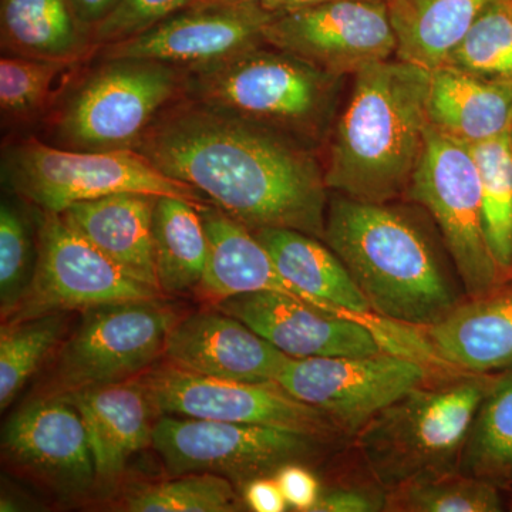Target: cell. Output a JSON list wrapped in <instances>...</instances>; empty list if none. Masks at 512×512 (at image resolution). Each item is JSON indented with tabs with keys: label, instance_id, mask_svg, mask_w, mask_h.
Wrapping results in <instances>:
<instances>
[{
	"label": "cell",
	"instance_id": "obj_13",
	"mask_svg": "<svg viewBox=\"0 0 512 512\" xmlns=\"http://www.w3.org/2000/svg\"><path fill=\"white\" fill-rule=\"evenodd\" d=\"M160 416L256 424L336 439V424L316 407L301 402L279 383L217 379L167 366L141 377Z\"/></svg>",
	"mask_w": 512,
	"mask_h": 512
},
{
	"label": "cell",
	"instance_id": "obj_43",
	"mask_svg": "<svg viewBox=\"0 0 512 512\" xmlns=\"http://www.w3.org/2000/svg\"><path fill=\"white\" fill-rule=\"evenodd\" d=\"M508 282H512V268L510 274H508Z\"/></svg>",
	"mask_w": 512,
	"mask_h": 512
},
{
	"label": "cell",
	"instance_id": "obj_17",
	"mask_svg": "<svg viewBox=\"0 0 512 512\" xmlns=\"http://www.w3.org/2000/svg\"><path fill=\"white\" fill-rule=\"evenodd\" d=\"M292 359L372 356L383 352L373 333L355 319L342 318L284 293L255 292L215 303Z\"/></svg>",
	"mask_w": 512,
	"mask_h": 512
},
{
	"label": "cell",
	"instance_id": "obj_26",
	"mask_svg": "<svg viewBox=\"0 0 512 512\" xmlns=\"http://www.w3.org/2000/svg\"><path fill=\"white\" fill-rule=\"evenodd\" d=\"M497 0H386L397 59L433 70L446 63L478 16Z\"/></svg>",
	"mask_w": 512,
	"mask_h": 512
},
{
	"label": "cell",
	"instance_id": "obj_12",
	"mask_svg": "<svg viewBox=\"0 0 512 512\" xmlns=\"http://www.w3.org/2000/svg\"><path fill=\"white\" fill-rule=\"evenodd\" d=\"M423 363L382 352L372 356L289 359L278 383L316 407L340 433L355 437L377 413L431 379Z\"/></svg>",
	"mask_w": 512,
	"mask_h": 512
},
{
	"label": "cell",
	"instance_id": "obj_30",
	"mask_svg": "<svg viewBox=\"0 0 512 512\" xmlns=\"http://www.w3.org/2000/svg\"><path fill=\"white\" fill-rule=\"evenodd\" d=\"M66 329L64 313L5 322L0 330V409L16 399L43 360L59 345Z\"/></svg>",
	"mask_w": 512,
	"mask_h": 512
},
{
	"label": "cell",
	"instance_id": "obj_21",
	"mask_svg": "<svg viewBox=\"0 0 512 512\" xmlns=\"http://www.w3.org/2000/svg\"><path fill=\"white\" fill-rule=\"evenodd\" d=\"M423 329L451 369L494 375L512 367V285L468 298L446 318Z\"/></svg>",
	"mask_w": 512,
	"mask_h": 512
},
{
	"label": "cell",
	"instance_id": "obj_20",
	"mask_svg": "<svg viewBox=\"0 0 512 512\" xmlns=\"http://www.w3.org/2000/svg\"><path fill=\"white\" fill-rule=\"evenodd\" d=\"M82 414L97 483L119 480L128 460L153 443L154 410L146 387L120 382L63 393Z\"/></svg>",
	"mask_w": 512,
	"mask_h": 512
},
{
	"label": "cell",
	"instance_id": "obj_24",
	"mask_svg": "<svg viewBox=\"0 0 512 512\" xmlns=\"http://www.w3.org/2000/svg\"><path fill=\"white\" fill-rule=\"evenodd\" d=\"M0 37L8 55L70 64L94 45L69 0H0Z\"/></svg>",
	"mask_w": 512,
	"mask_h": 512
},
{
	"label": "cell",
	"instance_id": "obj_29",
	"mask_svg": "<svg viewBox=\"0 0 512 512\" xmlns=\"http://www.w3.org/2000/svg\"><path fill=\"white\" fill-rule=\"evenodd\" d=\"M468 147L480 178L485 237L498 268L508 282L512 268L511 130Z\"/></svg>",
	"mask_w": 512,
	"mask_h": 512
},
{
	"label": "cell",
	"instance_id": "obj_8",
	"mask_svg": "<svg viewBox=\"0 0 512 512\" xmlns=\"http://www.w3.org/2000/svg\"><path fill=\"white\" fill-rule=\"evenodd\" d=\"M406 195L436 222L467 298L508 284L485 237L480 178L468 144L430 124Z\"/></svg>",
	"mask_w": 512,
	"mask_h": 512
},
{
	"label": "cell",
	"instance_id": "obj_9",
	"mask_svg": "<svg viewBox=\"0 0 512 512\" xmlns=\"http://www.w3.org/2000/svg\"><path fill=\"white\" fill-rule=\"evenodd\" d=\"M328 439L302 431L161 416L151 446L171 476L211 473L247 484L275 476L286 464H309L325 456Z\"/></svg>",
	"mask_w": 512,
	"mask_h": 512
},
{
	"label": "cell",
	"instance_id": "obj_16",
	"mask_svg": "<svg viewBox=\"0 0 512 512\" xmlns=\"http://www.w3.org/2000/svg\"><path fill=\"white\" fill-rule=\"evenodd\" d=\"M2 450L57 493L84 494L97 484L86 424L64 394L19 410L3 429Z\"/></svg>",
	"mask_w": 512,
	"mask_h": 512
},
{
	"label": "cell",
	"instance_id": "obj_18",
	"mask_svg": "<svg viewBox=\"0 0 512 512\" xmlns=\"http://www.w3.org/2000/svg\"><path fill=\"white\" fill-rule=\"evenodd\" d=\"M164 356L185 372L247 383H278L291 359L242 320L218 309L178 319L168 333Z\"/></svg>",
	"mask_w": 512,
	"mask_h": 512
},
{
	"label": "cell",
	"instance_id": "obj_3",
	"mask_svg": "<svg viewBox=\"0 0 512 512\" xmlns=\"http://www.w3.org/2000/svg\"><path fill=\"white\" fill-rule=\"evenodd\" d=\"M430 70L387 59L355 73L325 167L330 191L386 204L406 195L430 126Z\"/></svg>",
	"mask_w": 512,
	"mask_h": 512
},
{
	"label": "cell",
	"instance_id": "obj_31",
	"mask_svg": "<svg viewBox=\"0 0 512 512\" xmlns=\"http://www.w3.org/2000/svg\"><path fill=\"white\" fill-rule=\"evenodd\" d=\"M444 64L481 79L512 84V0L491 3Z\"/></svg>",
	"mask_w": 512,
	"mask_h": 512
},
{
	"label": "cell",
	"instance_id": "obj_32",
	"mask_svg": "<svg viewBox=\"0 0 512 512\" xmlns=\"http://www.w3.org/2000/svg\"><path fill=\"white\" fill-rule=\"evenodd\" d=\"M239 507L232 481L211 473L178 476L141 488L126 500L131 512H234Z\"/></svg>",
	"mask_w": 512,
	"mask_h": 512
},
{
	"label": "cell",
	"instance_id": "obj_44",
	"mask_svg": "<svg viewBox=\"0 0 512 512\" xmlns=\"http://www.w3.org/2000/svg\"><path fill=\"white\" fill-rule=\"evenodd\" d=\"M510 510L512 511V498H511V503H510Z\"/></svg>",
	"mask_w": 512,
	"mask_h": 512
},
{
	"label": "cell",
	"instance_id": "obj_10",
	"mask_svg": "<svg viewBox=\"0 0 512 512\" xmlns=\"http://www.w3.org/2000/svg\"><path fill=\"white\" fill-rule=\"evenodd\" d=\"M177 320L173 309L158 298L87 309L57 356L55 382L60 393L140 375L164 355Z\"/></svg>",
	"mask_w": 512,
	"mask_h": 512
},
{
	"label": "cell",
	"instance_id": "obj_38",
	"mask_svg": "<svg viewBox=\"0 0 512 512\" xmlns=\"http://www.w3.org/2000/svg\"><path fill=\"white\" fill-rule=\"evenodd\" d=\"M387 510V495L365 488L322 491L311 512H377Z\"/></svg>",
	"mask_w": 512,
	"mask_h": 512
},
{
	"label": "cell",
	"instance_id": "obj_4",
	"mask_svg": "<svg viewBox=\"0 0 512 512\" xmlns=\"http://www.w3.org/2000/svg\"><path fill=\"white\" fill-rule=\"evenodd\" d=\"M497 375L444 373L377 413L355 436L377 483L393 491L460 473L471 424Z\"/></svg>",
	"mask_w": 512,
	"mask_h": 512
},
{
	"label": "cell",
	"instance_id": "obj_45",
	"mask_svg": "<svg viewBox=\"0 0 512 512\" xmlns=\"http://www.w3.org/2000/svg\"><path fill=\"white\" fill-rule=\"evenodd\" d=\"M511 138H512V126H511Z\"/></svg>",
	"mask_w": 512,
	"mask_h": 512
},
{
	"label": "cell",
	"instance_id": "obj_33",
	"mask_svg": "<svg viewBox=\"0 0 512 512\" xmlns=\"http://www.w3.org/2000/svg\"><path fill=\"white\" fill-rule=\"evenodd\" d=\"M503 507L500 487L458 473L390 491L386 511L500 512Z\"/></svg>",
	"mask_w": 512,
	"mask_h": 512
},
{
	"label": "cell",
	"instance_id": "obj_23",
	"mask_svg": "<svg viewBox=\"0 0 512 512\" xmlns=\"http://www.w3.org/2000/svg\"><path fill=\"white\" fill-rule=\"evenodd\" d=\"M430 124L463 143L476 144L512 126V84L481 79L441 64L430 70Z\"/></svg>",
	"mask_w": 512,
	"mask_h": 512
},
{
	"label": "cell",
	"instance_id": "obj_42",
	"mask_svg": "<svg viewBox=\"0 0 512 512\" xmlns=\"http://www.w3.org/2000/svg\"><path fill=\"white\" fill-rule=\"evenodd\" d=\"M239 2H262V0H195L194 5H208V3H239Z\"/></svg>",
	"mask_w": 512,
	"mask_h": 512
},
{
	"label": "cell",
	"instance_id": "obj_15",
	"mask_svg": "<svg viewBox=\"0 0 512 512\" xmlns=\"http://www.w3.org/2000/svg\"><path fill=\"white\" fill-rule=\"evenodd\" d=\"M275 16L261 2L190 6L140 35L101 47V57L154 60L178 69L207 66L266 45L265 29Z\"/></svg>",
	"mask_w": 512,
	"mask_h": 512
},
{
	"label": "cell",
	"instance_id": "obj_1",
	"mask_svg": "<svg viewBox=\"0 0 512 512\" xmlns=\"http://www.w3.org/2000/svg\"><path fill=\"white\" fill-rule=\"evenodd\" d=\"M251 231L288 228L323 241L328 185L312 144L180 96L136 148Z\"/></svg>",
	"mask_w": 512,
	"mask_h": 512
},
{
	"label": "cell",
	"instance_id": "obj_6",
	"mask_svg": "<svg viewBox=\"0 0 512 512\" xmlns=\"http://www.w3.org/2000/svg\"><path fill=\"white\" fill-rule=\"evenodd\" d=\"M3 181L43 212L121 192L208 202L191 185L167 177L136 150L74 151L32 137L3 151Z\"/></svg>",
	"mask_w": 512,
	"mask_h": 512
},
{
	"label": "cell",
	"instance_id": "obj_7",
	"mask_svg": "<svg viewBox=\"0 0 512 512\" xmlns=\"http://www.w3.org/2000/svg\"><path fill=\"white\" fill-rule=\"evenodd\" d=\"M57 113L55 136L67 150H136L158 114L181 96L183 73L146 59H103Z\"/></svg>",
	"mask_w": 512,
	"mask_h": 512
},
{
	"label": "cell",
	"instance_id": "obj_22",
	"mask_svg": "<svg viewBox=\"0 0 512 512\" xmlns=\"http://www.w3.org/2000/svg\"><path fill=\"white\" fill-rule=\"evenodd\" d=\"M156 201V195L121 192L76 202L60 215L124 274L160 291L153 249Z\"/></svg>",
	"mask_w": 512,
	"mask_h": 512
},
{
	"label": "cell",
	"instance_id": "obj_5",
	"mask_svg": "<svg viewBox=\"0 0 512 512\" xmlns=\"http://www.w3.org/2000/svg\"><path fill=\"white\" fill-rule=\"evenodd\" d=\"M181 96L313 144L335 109L343 77L269 45L180 69Z\"/></svg>",
	"mask_w": 512,
	"mask_h": 512
},
{
	"label": "cell",
	"instance_id": "obj_27",
	"mask_svg": "<svg viewBox=\"0 0 512 512\" xmlns=\"http://www.w3.org/2000/svg\"><path fill=\"white\" fill-rule=\"evenodd\" d=\"M153 249L158 288L180 295L197 291L208 258V239L198 205L183 198L157 197Z\"/></svg>",
	"mask_w": 512,
	"mask_h": 512
},
{
	"label": "cell",
	"instance_id": "obj_40",
	"mask_svg": "<svg viewBox=\"0 0 512 512\" xmlns=\"http://www.w3.org/2000/svg\"><path fill=\"white\" fill-rule=\"evenodd\" d=\"M69 2L77 18L93 32L100 22L116 10L121 0H69Z\"/></svg>",
	"mask_w": 512,
	"mask_h": 512
},
{
	"label": "cell",
	"instance_id": "obj_28",
	"mask_svg": "<svg viewBox=\"0 0 512 512\" xmlns=\"http://www.w3.org/2000/svg\"><path fill=\"white\" fill-rule=\"evenodd\" d=\"M460 473L512 485V367L498 373L471 424Z\"/></svg>",
	"mask_w": 512,
	"mask_h": 512
},
{
	"label": "cell",
	"instance_id": "obj_25",
	"mask_svg": "<svg viewBox=\"0 0 512 512\" xmlns=\"http://www.w3.org/2000/svg\"><path fill=\"white\" fill-rule=\"evenodd\" d=\"M252 232L293 285L346 311L373 313L342 259L325 242L288 228Z\"/></svg>",
	"mask_w": 512,
	"mask_h": 512
},
{
	"label": "cell",
	"instance_id": "obj_2",
	"mask_svg": "<svg viewBox=\"0 0 512 512\" xmlns=\"http://www.w3.org/2000/svg\"><path fill=\"white\" fill-rule=\"evenodd\" d=\"M323 242L382 318L426 328L464 302L460 276L427 225L392 202L336 194L329 200Z\"/></svg>",
	"mask_w": 512,
	"mask_h": 512
},
{
	"label": "cell",
	"instance_id": "obj_35",
	"mask_svg": "<svg viewBox=\"0 0 512 512\" xmlns=\"http://www.w3.org/2000/svg\"><path fill=\"white\" fill-rule=\"evenodd\" d=\"M67 64L22 56L0 59V110L3 120L28 123L45 109L53 82Z\"/></svg>",
	"mask_w": 512,
	"mask_h": 512
},
{
	"label": "cell",
	"instance_id": "obj_11",
	"mask_svg": "<svg viewBox=\"0 0 512 512\" xmlns=\"http://www.w3.org/2000/svg\"><path fill=\"white\" fill-rule=\"evenodd\" d=\"M160 291L124 274L60 214L43 212L37 264L28 293L6 322L153 299Z\"/></svg>",
	"mask_w": 512,
	"mask_h": 512
},
{
	"label": "cell",
	"instance_id": "obj_41",
	"mask_svg": "<svg viewBox=\"0 0 512 512\" xmlns=\"http://www.w3.org/2000/svg\"><path fill=\"white\" fill-rule=\"evenodd\" d=\"M328 2H336V0H262L261 3L266 9L271 10V12L281 13Z\"/></svg>",
	"mask_w": 512,
	"mask_h": 512
},
{
	"label": "cell",
	"instance_id": "obj_34",
	"mask_svg": "<svg viewBox=\"0 0 512 512\" xmlns=\"http://www.w3.org/2000/svg\"><path fill=\"white\" fill-rule=\"evenodd\" d=\"M37 264V237L18 204L0 207V312L8 320L28 293Z\"/></svg>",
	"mask_w": 512,
	"mask_h": 512
},
{
	"label": "cell",
	"instance_id": "obj_39",
	"mask_svg": "<svg viewBox=\"0 0 512 512\" xmlns=\"http://www.w3.org/2000/svg\"><path fill=\"white\" fill-rule=\"evenodd\" d=\"M244 501L255 512H282L289 507L274 476L254 478L244 484Z\"/></svg>",
	"mask_w": 512,
	"mask_h": 512
},
{
	"label": "cell",
	"instance_id": "obj_36",
	"mask_svg": "<svg viewBox=\"0 0 512 512\" xmlns=\"http://www.w3.org/2000/svg\"><path fill=\"white\" fill-rule=\"evenodd\" d=\"M194 3L195 0H121L116 10L93 29L94 45L101 49L131 39Z\"/></svg>",
	"mask_w": 512,
	"mask_h": 512
},
{
	"label": "cell",
	"instance_id": "obj_19",
	"mask_svg": "<svg viewBox=\"0 0 512 512\" xmlns=\"http://www.w3.org/2000/svg\"><path fill=\"white\" fill-rule=\"evenodd\" d=\"M208 239V258L198 293L215 303L255 292L284 293L315 308L366 325L370 313L346 311L289 282L251 229L211 202L198 205Z\"/></svg>",
	"mask_w": 512,
	"mask_h": 512
},
{
	"label": "cell",
	"instance_id": "obj_14",
	"mask_svg": "<svg viewBox=\"0 0 512 512\" xmlns=\"http://www.w3.org/2000/svg\"><path fill=\"white\" fill-rule=\"evenodd\" d=\"M265 43L340 77L397 52L386 0H336L276 13Z\"/></svg>",
	"mask_w": 512,
	"mask_h": 512
},
{
	"label": "cell",
	"instance_id": "obj_37",
	"mask_svg": "<svg viewBox=\"0 0 512 512\" xmlns=\"http://www.w3.org/2000/svg\"><path fill=\"white\" fill-rule=\"evenodd\" d=\"M274 477L285 495L286 503L293 510L311 512L318 503L322 493L320 484L306 464H286L276 471Z\"/></svg>",
	"mask_w": 512,
	"mask_h": 512
}]
</instances>
